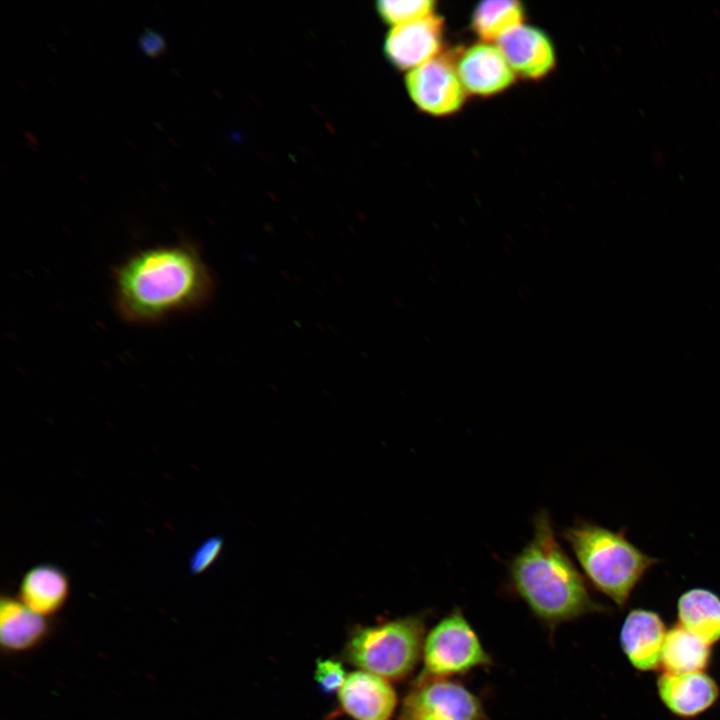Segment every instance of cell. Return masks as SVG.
I'll return each mask as SVG.
<instances>
[{
	"mask_svg": "<svg viewBox=\"0 0 720 720\" xmlns=\"http://www.w3.org/2000/svg\"><path fill=\"white\" fill-rule=\"evenodd\" d=\"M70 581L63 569L41 563L28 569L19 584L18 599L35 613L49 618L65 606Z\"/></svg>",
	"mask_w": 720,
	"mask_h": 720,
	"instance_id": "4fadbf2b",
	"label": "cell"
},
{
	"mask_svg": "<svg viewBox=\"0 0 720 720\" xmlns=\"http://www.w3.org/2000/svg\"><path fill=\"white\" fill-rule=\"evenodd\" d=\"M223 546V539L219 536H213L203 541L189 559L190 572L200 574L207 570L218 559Z\"/></svg>",
	"mask_w": 720,
	"mask_h": 720,
	"instance_id": "44dd1931",
	"label": "cell"
},
{
	"mask_svg": "<svg viewBox=\"0 0 720 720\" xmlns=\"http://www.w3.org/2000/svg\"><path fill=\"white\" fill-rule=\"evenodd\" d=\"M626 533V528L614 531L587 520H578L562 532L590 583L619 606L660 562L633 544Z\"/></svg>",
	"mask_w": 720,
	"mask_h": 720,
	"instance_id": "3957f363",
	"label": "cell"
},
{
	"mask_svg": "<svg viewBox=\"0 0 720 720\" xmlns=\"http://www.w3.org/2000/svg\"><path fill=\"white\" fill-rule=\"evenodd\" d=\"M708 659V644L682 626H677L666 634L661 655L666 673L700 672L706 666Z\"/></svg>",
	"mask_w": 720,
	"mask_h": 720,
	"instance_id": "ac0fdd59",
	"label": "cell"
},
{
	"mask_svg": "<svg viewBox=\"0 0 720 720\" xmlns=\"http://www.w3.org/2000/svg\"><path fill=\"white\" fill-rule=\"evenodd\" d=\"M419 676L450 678L492 664L489 653L460 608L444 616L425 636Z\"/></svg>",
	"mask_w": 720,
	"mask_h": 720,
	"instance_id": "5b68a950",
	"label": "cell"
},
{
	"mask_svg": "<svg viewBox=\"0 0 720 720\" xmlns=\"http://www.w3.org/2000/svg\"><path fill=\"white\" fill-rule=\"evenodd\" d=\"M681 626L711 644L720 639V598L705 588L684 592L677 604Z\"/></svg>",
	"mask_w": 720,
	"mask_h": 720,
	"instance_id": "2e32d148",
	"label": "cell"
},
{
	"mask_svg": "<svg viewBox=\"0 0 720 720\" xmlns=\"http://www.w3.org/2000/svg\"><path fill=\"white\" fill-rule=\"evenodd\" d=\"M525 9L516 0H486L479 2L471 15V27L482 42L498 41L502 36L523 24Z\"/></svg>",
	"mask_w": 720,
	"mask_h": 720,
	"instance_id": "e0dca14e",
	"label": "cell"
},
{
	"mask_svg": "<svg viewBox=\"0 0 720 720\" xmlns=\"http://www.w3.org/2000/svg\"><path fill=\"white\" fill-rule=\"evenodd\" d=\"M314 678L323 692L332 694L336 691L339 692L345 683L347 675L339 661L319 659L316 663Z\"/></svg>",
	"mask_w": 720,
	"mask_h": 720,
	"instance_id": "ffe728a7",
	"label": "cell"
},
{
	"mask_svg": "<svg viewBox=\"0 0 720 720\" xmlns=\"http://www.w3.org/2000/svg\"><path fill=\"white\" fill-rule=\"evenodd\" d=\"M51 624L18 597L3 595L0 601V644L4 652L18 654L39 647L49 636Z\"/></svg>",
	"mask_w": 720,
	"mask_h": 720,
	"instance_id": "7c38bea8",
	"label": "cell"
},
{
	"mask_svg": "<svg viewBox=\"0 0 720 720\" xmlns=\"http://www.w3.org/2000/svg\"><path fill=\"white\" fill-rule=\"evenodd\" d=\"M507 584L551 631L603 609L591 597L585 579L559 543L545 509L533 519L530 541L508 563Z\"/></svg>",
	"mask_w": 720,
	"mask_h": 720,
	"instance_id": "7a4b0ae2",
	"label": "cell"
},
{
	"mask_svg": "<svg viewBox=\"0 0 720 720\" xmlns=\"http://www.w3.org/2000/svg\"><path fill=\"white\" fill-rule=\"evenodd\" d=\"M497 46L516 75L537 80L556 65V53L550 37L540 28L522 24L497 41Z\"/></svg>",
	"mask_w": 720,
	"mask_h": 720,
	"instance_id": "30bf717a",
	"label": "cell"
},
{
	"mask_svg": "<svg viewBox=\"0 0 720 720\" xmlns=\"http://www.w3.org/2000/svg\"><path fill=\"white\" fill-rule=\"evenodd\" d=\"M443 33L444 20L435 13L393 26L385 38V55L398 69L410 71L438 56Z\"/></svg>",
	"mask_w": 720,
	"mask_h": 720,
	"instance_id": "ba28073f",
	"label": "cell"
},
{
	"mask_svg": "<svg viewBox=\"0 0 720 720\" xmlns=\"http://www.w3.org/2000/svg\"><path fill=\"white\" fill-rule=\"evenodd\" d=\"M425 631L422 614L359 626L346 642L344 657L361 670L388 681L402 680L413 672L422 656Z\"/></svg>",
	"mask_w": 720,
	"mask_h": 720,
	"instance_id": "277c9868",
	"label": "cell"
},
{
	"mask_svg": "<svg viewBox=\"0 0 720 720\" xmlns=\"http://www.w3.org/2000/svg\"><path fill=\"white\" fill-rule=\"evenodd\" d=\"M399 720H489L481 700L460 682L418 676L405 695Z\"/></svg>",
	"mask_w": 720,
	"mask_h": 720,
	"instance_id": "8992f818",
	"label": "cell"
},
{
	"mask_svg": "<svg viewBox=\"0 0 720 720\" xmlns=\"http://www.w3.org/2000/svg\"><path fill=\"white\" fill-rule=\"evenodd\" d=\"M433 0L389 1L376 4L380 17L388 24L401 25L435 13Z\"/></svg>",
	"mask_w": 720,
	"mask_h": 720,
	"instance_id": "d6986e66",
	"label": "cell"
},
{
	"mask_svg": "<svg viewBox=\"0 0 720 720\" xmlns=\"http://www.w3.org/2000/svg\"><path fill=\"white\" fill-rule=\"evenodd\" d=\"M114 305L128 323L150 325L204 307L214 277L190 241L139 249L113 270Z\"/></svg>",
	"mask_w": 720,
	"mask_h": 720,
	"instance_id": "6da1fadb",
	"label": "cell"
},
{
	"mask_svg": "<svg viewBox=\"0 0 720 720\" xmlns=\"http://www.w3.org/2000/svg\"><path fill=\"white\" fill-rule=\"evenodd\" d=\"M467 93L488 97L508 89L516 79L498 46L480 42L466 48L455 64Z\"/></svg>",
	"mask_w": 720,
	"mask_h": 720,
	"instance_id": "9c48e42d",
	"label": "cell"
},
{
	"mask_svg": "<svg viewBox=\"0 0 720 720\" xmlns=\"http://www.w3.org/2000/svg\"><path fill=\"white\" fill-rule=\"evenodd\" d=\"M405 85L414 104L433 116L457 112L463 106L467 94L455 64L439 55L408 71Z\"/></svg>",
	"mask_w": 720,
	"mask_h": 720,
	"instance_id": "52a82bcc",
	"label": "cell"
},
{
	"mask_svg": "<svg viewBox=\"0 0 720 720\" xmlns=\"http://www.w3.org/2000/svg\"><path fill=\"white\" fill-rule=\"evenodd\" d=\"M140 49L150 57L160 56L166 49L163 36L154 29L146 28L138 38Z\"/></svg>",
	"mask_w": 720,
	"mask_h": 720,
	"instance_id": "7402d4cb",
	"label": "cell"
},
{
	"mask_svg": "<svg viewBox=\"0 0 720 720\" xmlns=\"http://www.w3.org/2000/svg\"><path fill=\"white\" fill-rule=\"evenodd\" d=\"M665 627L655 612L635 609L626 617L621 643L630 662L638 669L650 670L661 662Z\"/></svg>",
	"mask_w": 720,
	"mask_h": 720,
	"instance_id": "5bb4252c",
	"label": "cell"
},
{
	"mask_svg": "<svg viewBox=\"0 0 720 720\" xmlns=\"http://www.w3.org/2000/svg\"><path fill=\"white\" fill-rule=\"evenodd\" d=\"M338 701L341 710L353 720H390L397 695L388 680L359 670L347 675Z\"/></svg>",
	"mask_w": 720,
	"mask_h": 720,
	"instance_id": "8fae6325",
	"label": "cell"
},
{
	"mask_svg": "<svg viewBox=\"0 0 720 720\" xmlns=\"http://www.w3.org/2000/svg\"><path fill=\"white\" fill-rule=\"evenodd\" d=\"M659 694L673 712L692 716L711 706L718 696L715 682L706 674H663L658 681Z\"/></svg>",
	"mask_w": 720,
	"mask_h": 720,
	"instance_id": "9a60e30c",
	"label": "cell"
}]
</instances>
